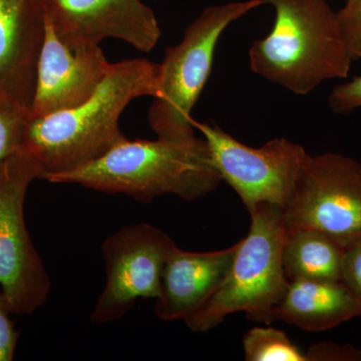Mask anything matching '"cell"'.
Instances as JSON below:
<instances>
[{"label":"cell","instance_id":"obj_1","mask_svg":"<svg viewBox=\"0 0 361 361\" xmlns=\"http://www.w3.org/2000/svg\"><path fill=\"white\" fill-rule=\"evenodd\" d=\"M159 65L148 59L113 63L94 94L75 108L27 118L21 149L39 166L40 179L63 174L106 155L128 139L120 118L130 102L155 97Z\"/></svg>","mask_w":361,"mask_h":361},{"label":"cell","instance_id":"obj_2","mask_svg":"<svg viewBox=\"0 0 361 361\" xmlns=\"http://www.w3.org/2000/svg\"><path fill=\"white\" fill-rule=\"evenodd\" d=\"M45 180L125 194L148 204L166 194L185 201L203 198L219 187L222 178L205 139L194 137L180 141L127 139L97 160Z\"/></svg>","mask_w":361,"mask_h":361},{"label":"cell","instance_id":"obj_3","mask_svg":"<svg viewBox=\"0 0 361 361\" xmlns=\"http://www.w3.org/2000/svg\"><path fill=\"white\" fill-rule=\"evenodd\" d=\"M275 9L267 37L249 49L251 71L272 84L305 96L323 82L346 78L353 59L336 11L326 0H265Z\"/></svg>","mask_w":361,"mask_h":361},{"label":"cell","instance_id":"obj_4","mask_svg":"<svg viewBox=\"0 0 361 361\" xmlns=\"http://www.w3.org/2000/svg\"><path fill=\"white\" fill-rule=\"evenodd\" d=\"M250 214L248 235L238 249L218 290L184 322L193 332L219 326L228 315L245 312L247 319L271 324L273 313L283 298L289 280L283 268L287 238L283 209L261 203Z\"/></svg>","mask_w":361,"mask_h":361},{"label":"cell","instance_id":"obj_5","mask_svg":"<svg viewBox=\"0 0 361 361\" xmlns=\"http://www.w3.org/2000/svg\"><path fill=\"white\" fill-rule=\"evenodd\" d=\"M264 4L246 0L207 7L188 26L180 44L166 49L149 110V123L158 137L180 141L196 137L192 111L210 78L221 35L232 23Z\"/></svg>","mask_w":361,"mask_h":361},{"label":"cell","instance_id":"obj_6","mask_svg":"<svg viewBox=\"0 0 361 361\" xmlns=\"http://www.w3.org/2000/svg\"><path fill=\"white\" fill-rule=\"evenodd\" d=\"M40 175L39 166L21 148L0 163V290L16 314L39 310L51 291L25 221L26 192Z\"/></svg>","mask_w":361,"mask_h":361},{"label":"cell","instance_id":"obj_7","mask_svg":"<svg viewBox=\"0 0 361 361\" xmlns=\"http://www.w3.org/2000/svg\"><path fill=\"white\" fill-rule=\"evenodd\" d=\"M287 231L316 230L344 249L361 239V163L341 154L310 156L283 210Z\"/></svg>","mask_w":361,"mask_h":361},{"label":"cell","instance_id":"obj_8","mask_svg":"<svg viewBox=\"0 0 361 361\" xmlns=\"http://www.w3.org/2000/svg\"><path fill=\"white\" fill-rule=\"evenodd\" d=\"M194 126L208 145L214 167L238 194L249 213L261 203L284 210L310 157L301 145L277 137L260 148H252L219 126L196 121Z\"/></svg>","mask_w":361,"mask_h":361},{"label":"cell","instance_id":"obj_9","mask_svg":"<svg viewBox=\"0 0 361 361\" xmlns=\"http://www.w3.org/2000/svg\"><path fill=\"white\" fill-rule=\"evenodd\" d=\"M175 246L168 234L148 223L127 226L104 240L106 282L90 315L92 322H116L137 299L158 298L166 259Z\"/></svg>","mask_w":361,"mask_h":361},{"label":"cell","instance_id":"obj_10","mask_svg":"<svg viewBox=\"0 0 361 361\" xmlns=\"http://www.w3.org/2000/svg\"><path fill=\"white\" fill-rule=\"evenodd\" d=\"M47 23L73 49L118 39L137 51L155 49L161 30L153 9L141 0H42Z\"/></svg>","mask_w":361,"mask_h":361},{"label":"cell","instance_id":"obj_11","mask_svg":"<svg viewBox=\"0 0 361 361\" xmlns=\"http://www.w3.org/2000/svg\"><path fill=\"white\" fill-rule=\"evenodd\" d=\"M111 68L99 45L73 49L59 39L47 20L37 87L28 116H49L85 103Z\"/></svg>","mask_w":361,"mask_h":361},{"label":"cell","instance_id":"obj_12","mask_svg":"<svg viewBox=\"0 0 361 361\" xmlns=\"http://www.w3.org/2000/svg\"><path fill=\"white\" fill-rule=\"evenodd\" d=\"M45 32L42 0H0V102L30 111Z\"/></svg>","mask_w":361,"mask_h":361},{"label":"cell","instance_id":"obj_13","mask_svg":"<svg viewBox=\"0 0 361 361\" xmlns=\"http://www.w3.org/2000/svg\"><path fill=\"white\" fill-rule=\"evenodd\" d=\"M238 245L213 252L185 251L176 245L164 266L157 317L175 322L194 314L227 277Z\"/></svg>","mask_w":361,"mask_h":361},{"label":"cell","instance_id":"obj_14","mask_svg":"<svg viewBox=\"0 0 361 361\" xmlns=\"http://www.w3.org/2000/svg\"><path fill=\"white\" fill-rule=\"evenodd\" d=\"M361 317V302L342 282L298 279L289 281L283 298L273 313L310 332L325 331Z\"/></svg>","mask_w":361,"mask_h":361},{"label":"cell","instance_id":"obj_15","mask_svg":"<svg viewBox=\"0 0 361 361\" xmlns=\"http://www.w3.org/2000/svg\"><path fill=\"white\" fill-rule=\"evenodd\" d=\"M343 247L316 230L287 231L283 268L289 281L305 279L341 282Z\"/></svg>","mask_w":361,"mask_h":361},{"label":"cell","instance_id":"obj_16","mask_svg":"<svg viewBox=\"0 0 361 361\" xmlns=\"http://www.w3.org/2000/svg\"><path fill=\"white\" fill-rule=\"evenodd\" d=\"M247 361H307L303 353L282 330L254 327L243 336Z\"/></svg>","mask_w":361,"mask_h":361},{"label":"cell","instance_id":"obj_17","mask_svg":"<svg viewBox=\"0 0 361 361\" xmlns=\"http://www.w3.org/2000/svg\"><path fill=\"white\" fill-rule=\"evenodd\" d=\"M27 118V111L0 102V163L21 148Z\"/></svg>","mask_w":361,"mask_h":361},{"label":"cell","instance_id":"obj_18","mask_svg":"<svg viewBox=\"0 0 361 361\" xmlns=\"http://www.w3.org/2000/svg\"><path fill=\"white\" fill-rule=\"evenodd\" d=\"M342 37L353 61L361 59V0H346L336 11Z\"/></svg>","mask_w":361,"mask_h":361},{"label":"cell","instance_id":"obj_19","mask_svg":"<svg viewBox=\"0 0 361 361\" xmlns=\"http://www.w3.org/2000/svg\"><path fill=\"white\" fill-rule=\"evenodd\" d=\"M329 104L334 114L343 116L361 108V75L334 87L329 97Z\"/></svg>","mask_w":361,"mask_h":361},{"label":"cell","instance_id":"obj_20","mask_svg":"<svg viewBox=\"0 0 361 361\" xmlns=\"http://www.w3.org/2000/svg\"><path fill=\"white\" fill-rule=\"evenodd\" d=\"M306 356L307 361H361V348L351 344L319 342L306 351Z\"/></svg>","mask_w":361,"mask_h":361},{"label":"cell","instance_id":"obj_21","mask_svg":"<svg viewBox=\"0 0 361 361\" xmlns=\"http://www.w3.org/2000/svg\"><path fill=\"white\" fill-rule=\"evenodd\" d=\"M341 282L361 302V239L344 250Z\"/></svg>","mask_w":361,"mask_h":361},{"label":"cell","instance_id":"obj_22","mask_svg":"<svg viewBox=\"0 0 361 361\" xmlns=\"http://www.w3.org/2000/svg\"><path fill=\"white\" fill-rule=\"evenodd\" d=\"M11 312L6 297L0 290V361H11L13 360L18 342V332L14 329V325L9 318Z\"/></svg>","mask_w":361,"mask_h":361}]
</instances>
